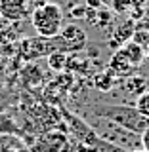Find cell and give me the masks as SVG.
Wrapping results in <instances>:
<instances>
[{"label": "cell", "instance_id": "obj_1", "mask_svg": "<svg viewBox=\"0 0 149 152\" xmlns=\"http://www.w3.org/2000/svg\"><path fill=\"white\" fill-rule=\"evenodd\" d=\"M90 112L94 118L113 122L136 135H142V131L149 126V120L136 110L134 104H94L90 107Z\"/></svg>", "mask_w": 149, "mask_h": 152}, {"label": "cell", "instance_id": "obj_2", "mask_svg": "<svg viewBox=\"0 0 149 152\" xmlns=\"http://www.w3.org/2000/svg\"><path fill=\"white\" fill-rule=\"evenodd\" d=\"M31 23L38 36L54 38L63 28V12H61V8L57 4H52V2L40 4V6L33 10Z\"/></svg>", "mask_w": 149, "mask_h": 152}, {"label": "cell", "instance_id": "obj_3", "mask_svg": "<svg viewBox=\"0 0 149 152\" xmlns=\"http://www.w3.org/2000/svg\"><path fill=\"white\" fill-rule=\"evenodd\" d=\"M57 50V40L54 38H44V36H36V38H25L19 44V57L23 61H36L40 57H48Z\"/></svg>", "mask_w": 149, "mask_h": 152}, {"label": "cell", "instance_id": "obj_4", "mask_svg": "<svg viewBox=\"0 0 149 152\" xmlns=\"http://www.w3.org/2000/svg\"><path fill=\"white\" fill-rule=\"evenodd\" d=\"M57 40V50L61 53H75V51H80L86 48V32L80 27L76 25H67L61 28V32L56 36Z\"/></svg>", "mask_w": 149, "mask_h": 152}, {"label": "cell", "instance_id": "obj_5", "mask_svg": "<svg viewBox=\"0 0 149 152\" xmlns=\"http://www.w3.org/2000/svg\"><path fill=\"white\" fill-rule=\"evenodd\" d=\"M33 10L29 0H0V15L8 21H21L31 17Z\"/></svg>", "mask_w": 149, "mask_h": 152}, {"label": "cell", "instance_id": "obj_6", "mask_svg": "<svg viewBox=\"0 0 149 152\" xmlns=\"http://www.w3.org/2000/svg\"><path fill=\"white\" fill-rule=\"evenodd\" d=\"M67 141L69 139L63 133H48L38 139V142L33 146V152H63Z\"/></svg>", "mask_w": 149, "mask_h": 152}, {"label": "cell", "instance_id": "obj_7", "mask_svg": "<svg viewBox=\"0 0 149 152\" xmlns=\"http://www.w3.org/2000/svg\"><path fill=\"white\" fill-rule=\"evenodd\" d=\"M119 51L126 57V61L130 63L134 69L136 66H140L142 63H143V59H145V48H142L140 44H136L134 40H130V42H126L122 48H119Z\"/></svg>", "mask_w": 149, "mask_h": 152}, {"label": "cell", "instance_id": "obj_8", "mask_svg": "<svg viewBox=\"0 0 149 152\" xmlns=\"http://www.w3.org/2000/svg\"><path fill=\"white\" fill-rule=\"evenodd\" d=\"M109 70L115 74V76H132V72L136 69L126 61V57H124L121 51H115V55L111 57V61H109Z\"/></svg>", "mask_w": 149, "mask_h": 152}, {"label": "cell", "instance_id": "obj_9", "mask_svg": "<svg viewBox=\"0 0 149 152\" xmlns=\"http://www.w3.org/2000/svg\"><path fill=\"white\" fill-rule=\"evenodd\" d=\"M21 78L29 86H38V84H42V70L38 69V65L31 63L21 70Z\"/></svg>", "mask_w": 149, "mask_h": 152}, {"label": "cell", "instance_id": "obj_10", "mask_svg": "<svg viewBox=\"0 0 149 152\" xmlns=\"http://www.w3.org/2000/svg\"><path fill=\"white\" fill-rule=\"evenodd\" d=\"M126 91L136 93V97L143 91H147V80L143 76H128L126 80Z\"/></svg>", "mask_w": 149, "mask_h": 152}, {"label": "cell", "instance_id": "obj_11", "mask_svg": "<svg viewBox=\"0 0 149 152\" xmlns=\"http://www.w3.org/2000/svg\"><path fill=\"white\" fill-rule=\"evenodd\" d=\"M94 86L98 89H102V91H109V89L115 86V74L111 70H107V72H99L94 76Z\"/></svg>", "mask_w": 149, "mask_h": 152}, {"label": "cell", "instance_id": "obj_12", "mask_svg": "<svg viewBox=\"0 0 149 152\" xmlns=\"http://www.w3.org/2000/svg\"><path fill=\"white\" fill-rule=\"evenodd\" d=\"M48 61V66L56 72H61V70L67 69V53H61V51H54L46 57Z\"/></svg>", "mask_w": 149, "mask_h": 152}, {"label": "cell", "instance_id": "obj_13", "mask_svg": "<svg viewBox=\"0 0 149 152\" xmlns=\"http://www.w3.org/2000/svg\"><path fill=\"white\" fill-rule=\"evenodd\" d=\"M134 107H136V110L142 114L143 118H147L149 120V91H143L136 97V101H134Z\"/></svg>", "mask_w": 149, "mask_h": 152}, {"label": "cell", "instance_id": "obj_14", "mask_svg": "<svg viewBox=\"0 0 149 152\" xmlns=\"http://www.w3.org/2000/svg\"><path fill=\"white\" fill-rule=\"evenodd\" d=\"M96 15H98V19H96V25L98 27H105L111 21V12H107V10H103V8L96 10Z\"/></svg>", "mask_w": 149, "mask_h": 152}, {"label": "cell", "instance_id": "obj_15", "mask_svg": "<svg viewBox=\"0 0 149 152\" xmlns=\"http://www.w3.org/2000/svg\"><path fill=\"white\" fill-rule=\"evenodd\" d=\"M140 142H142V148L145 150V152H149V126L142 131V135H140Z\"/></svg>", "mask_w": 149, "mask_h": 152}, {"label": "cell", "instance_id": "obj_16", "mask_svg": "<svg viewBox=\"0 0 149 152\" xmlns=\"http://www.w3.org/2000/svg\"><path fill=\"white\" fill-rule=\"evenodd\" d=\"M86 12H88V10H86V6H80V8H73L71 10V17H79V19H82V17H86Z\"/></svg>", "mask_w": 149, "mask_h": 152}, {"label": "cell", "instance_id": "obj_17", "mask_svg": "<svg viewBox=\"0 0 149 152\" xmlns=\"http://www.w3.org/2000/svg\"><path fill=\"white\" fill-rule=\"evenodd\" d=\"M86 8L99 10V8H102V0H86Z\"/></svg>", "mask_w": 149, "mask_h": 152}, {"label": "cell", "instance_id": "obj_18", "mask_svg": "<svg viewBox=\"0 0 149 152\" xmlns=\"http://www.w3.org/2000/svg\"><path fill=\"white\" fill-rule=\"evenodd\" d=\"M145 53H147V55H149V46H147V51H145Z\"/></svg>", "mask_w": 149, "mask_h": 152}, {"label": "cell", "instance_id": "obj_19", "mask_svg": "<svg viewBox=\"0 0 149 152\" xmlns=\"http://www.w3.org/2000/svg\"><path fill=\"white\" fill-rule=\"evenodd\" d=\"M0 19H2V15H0Z\"/></svg>", "mask_w": 149, "mask_h": 152}]
</instances>
